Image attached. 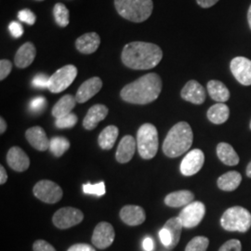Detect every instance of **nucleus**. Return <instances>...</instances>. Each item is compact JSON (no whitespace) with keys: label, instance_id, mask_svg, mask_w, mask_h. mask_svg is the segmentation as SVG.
I'll list each match as a JSON object with an SVG mask.
<instances>
[{"label":"nucleus","instance_id":"obj_7","mask_svg":"<svg viewBox=\"0 0 251 251\" xmlns=\"http://www.w3.org/2000/svg\"><path fill=\"white\" fill-rule=\"evenodd\" d=\"M77 75V68L73 64H67L58 69L50 77L49 90L52 93H60L71 86Z\"/></svg>","mask_w":251,"mask_h":251},{"label":"nucleus","instance_id":"obj_33","mask_svg":"<svg viewBox=\"0 0 251 251\" xmlns=\"http://www.w3.org/2000/svg\"><path fill=\"white\" fill-rule=\"evenodd\" d=\"M209 245V240L205 236L194 237L187 244L185 251H206Z\"/></svg>","mask_w":251,"mask_h":251},{"label":"nucleus","instance_id":"obj_52","mask_svg":"<svg viewBox=\"0 0 251 251\" xmlns=\"http://www.w3.org/2000/svg\"><path fill=\"white\" fill-rule=\"evenodd\" d=\"M250 126H251V125H250Z\"/></svg>","mask_w":251,"mask_h":251},{"label":"nucleus","instance_id":"obj_48","mask_svg":"<svg viewBox=\"0 0 251 251\" xmlns=\"http://www.w3.org/2000/svg\"><path fill=\"white\" fill-rule=\"evenodd\" d=\"M7 129V123L3 117H0V133L3 134Z\"/></svg>","mask_w":251,"mask_h":251},{"label":"nucleus","instance_id":"obj_4","mask_svg":"<svg viewBox=\"0 0 251 251\" xmlns=\"http://www.w3.org/2000/svg\"><path fill=\"white\" fill-rule=\"evenodd\" d=\"M115 7L118 14L132 23H143L151 16L152 0H115Z\"/></svg>","mask_w":251,"mask_h":251},{"label":"nucleus","instance_id":"obj_20","mask_svg":"<svg viewBox=\"0 0 251 251\" xmlns=\"http://www.w3.org/2000/svg\"><path fill=\"white\" fill-rule=\"evenodd\" d=\"M100 44V37L95 32L87 33L75 40V48L82 54L94 53Z\"/></svg>","mask_w":251,"mask_h":251},{"label":"nucleus","instance_id":"obj_47","mask_svg":"<svg viewBox=\"0 0 251 251\" xmlns=\"http://www.w3.org/2000/svg\"><path fill=\"white\" fill-rule=\"evenodd\" d=\"M8 180V174L5 168L3 166H0V184L3 185Z\"/></svg>","mask_w":251,"mask_h":251},{"label":"nucleus","instance_id":"obj_3","mask_svg":"<svg viewBox=\"0 0 251 251\" xmlns=\"http://www.w3.org/2000/svg\"><path fill=\"white\" fill-rule=\"evenodd\" d=\"M194 135L187 122H179L173 126L163 143V152L171 158L179 157L187 152L193 144Z\"/></svg>","mask_w":251,"mask_h":251},{"label":"nucleus","instance_id":"obj_46","mask_svg":"<svg viewBox=\"0 0 251 251\" xmlns=\"http://www.w3.org/2000/svg\"><path fill=\"white\" fill-rule=\"evenodd\" d=\"M144 250L145 251H153L154 250V243L152 241V238L146 237L144 240Z\"/></svg>","mask_w":251,"mask_h":251},{"label":"nucleus","instance_id":"obj_31","mask_svg":"<svg viewBox=\"0 0 251 251\" xmlns=\"http://www.w3.org/2000/svg\"><path fill=\"white\" fill-rule=\"evenodd\" d=\"M69 148L70 143L64 137H53L50 141V150L56 157H61Z\"/></svg>","mask_w":251,"mask_h":251},{"label":"nucleus","instance_id":"obj_49","mask_svg":"<svg viewBox=\"0 0 251 251\" xmlns=\"http://www.w3.org/2000/svg\"><path fill=\"white\" fill-rule=\"evenodd\" d=\"M247 176L249 177V178H251V161L249 165H248V167H247Z\"/></svg>","mask_w":251,"mask_h":251},{"label":"nucleus","instance_id":"obj_35","mask_svg":"<svg viewBox=\"0 0 251 251\" xmlns=\"http://www.w3.org/2000/svg\"><path fill=\"white\" fill-rule=\"evenodd\" d=\"M76 123H77V117L73 113L61 118H58L55 121V125L59 128H72Z\"/></svg>","mask_w":251,"mask_h":251},{"label":"nucleus","instance_id":"obj_17","mask_svg":"<svg viewBox=\"0 0 251 251\" xmlns=\"http://www.w3.org/2000/svg\"><path fill=\"white\" fill-rule=\"evenodd\" d=\"M120 218L126 225L138 226L144 224L146 215L142 206L127 205L120 210Z\"/></svg>","mask_w":251,"mask_h":251},{"label":"nucleus","instance_id":"obj_39","mask_svg":"<svg viewBox=\"0 0 251 251\" xmlns=\"http://www.w3.org/2000/svg\"><path fill=\"white\" fill-rule=\"evenodd\" d=\"M50 77H48L44 74L36 75L33 79V86L37 89H48L49 88Z\"/></svg>","mask_w":251,"mask_h":251},{"label":"nucleus","instance_id":"obj_8","mask_svg":"<svg viewBox=\"0 0 251 251\" xmlns=\"http://www.w3.org/2000/svg\"><path fill=\"white\" fill-rule=\"evenodd\" d=\"M37 199L47 204H55L63 198V190L54 181L42 179L38 181L33 189Z\"/></svg>","mask_w":251,"mask_h":251},{"label":"nucleus","instance_id":"obj_22","mask_svg":"<svg viewBox=\"0 0 251 251\" xmlns=\"http://www.w3.org/2000/svg\"><path fill=\"white\" fill-rule=\"evenodd\" d=\"M108 112L109 110L104 104L93 105L90 108L83 120V126L88 130L94 129L100 121L107 117Z\"/></svg>","mask_w":251,"mask_h":251},{"label":"nucleus","instance_id":"obj_10","mask_svg":"<svg viewBox=\"0 0 251 251\" xmlns=\"http://www.w3.org/2000/svg\"><path fill=\"white\" fill-rule=\"evenodd\" d=\"M84 219L83 212L75 207H63L54 213L52 222L59 229H68L79 225Z\"/></svg>","mask_w":251,"mask_h":251},{"label":"nucleus","instance_id":"obj_5","mask_svg":"<svg viewBox=\"0 0 251 251\" xmlns=\"http://www.w3.org/2000/svg\"><path fill=\"white\" fill-rule=\"evenodd\" d=\"M221 225L228 232L246 233L251 228V213L242 206L230 207L222 216Z\"/></svg>","mask_w":251,"mask_h":251},{"label":"nucleus","instance_id":"obj_42","mask_svg":"<svg viewBox=\"0 0 251 251\" xmlns=\"http://www.w3.org/2000/svg\"><path fill=\"white\" fill-rule=\"evenodd\" d=\"M9 29L10 34L16 38L21 37L24 34V28L18 22H11V24L9 25Z\"/></svg>","mask_w":251,"mask_h":251},{"label":"nucleus","instance_id":"obj_2","mask_svg":"<svg viewBox=\"0 0 251 251\" xmlns=\"http://www.w3.org/2000/svg\"><path fill=\"white\" fill-rule=\"evenodd\" d=\"M161 90L160 76L155 73H150L126 85L121 90L120 96L128 103L144 105L157 99Z\"/></svg>","mask_w":251,"mask_h":251},{"label":"nucleus","instance_id":"obj_29","mask_svg":"<svg viewBox=\"0 0 251 251\" xmlns=\"http://www.w3.org/2000/svg\"><path fill=\"white\" fill-rule=\"evenodd\" d=\"M118 128L116 126H108L99 135L98 143L103 150H110L114 147L118 137Z\"/></svg>","mask_w":251,"mask_h":251},{"label":"nucleus","instance_id":"obj_11","mask_svg":"<svg viewBox=\"0 0 251 251\" xmlns=\"http://www.w3.org/2000/svg\"><path fill=\"white\" fill-rule=\"evenodd\" d=\"M115 229L109 223L101 222L96 225L92 234V244L100 250L109 248L115 240Z\"/></svg>","mask_w":251,"mask_h":251},{"label":"nucleus","instance_id":"obj_37","mask_svg":"<svg viewBox=\"0 0 251 251\" xmlns=\"http://www.w3.org/2000/svg\"><path fill=\"white\" fill-rule=\"evenodd\" d=\"M47 104V100L44 97H36L31 100L30 109L34 113H40L44 110Z\"/></svg>","mask_w":251,"mask_h":251},{"label":"nucleus","instance_id":"obj_34","mask_svg":"<svg viewBox=\"0 0 251 251\" xmlns=\"http://www.w3.org/2000/svg\"><path fill=\"white\" fill-rule=\"evenodd\" d=\"M83 191L85 194L88 195H95L98 197H102L105 195V184L103 181H100L95 184H90L87 183L83 185Z\"/></svg>","mask_w":251,"mask_h":251},{"label":"nucleus","instance_id":"obj_36","mask_svg":"<svg viewBox=\"0 0 251 251\" xmlns=\"http://www.w3.org/2000/svg\"><path fill=\"white\" fill-rule=\"evenodd\" d=\"M18 18L21 22H24L29 25H33L36 23V15L30 9H22L19 11Z\"/></svg>","mask_w":251,"mask_h":251},{"label":"nucleus","instance_id":"obj_44","mask_svg":"<svg viewBox=\"0 0 251 251\" xmlns=\"http://www.w3.org/2000/svg\"><path fill=\"white\" fill-rule=\"evenodd\" d=\"M67 251H96L93 247L88 244H75L69 248Z\"/></svg>","mask_w":251,"mask_h":251},{"label":"nucleus","instance_id":"obj_9","mask_svg":"<svg viewBox=\"0 0 251 251\" xmlns=\"http://www.w3.org/2000/svg\"><path fill=\"white\" fill-rule=\"evenodd\" d=\"M206 214V206L200 202H192L179 212L178 218L181 225L185 228H194L198 226Z\"/></svg>","mask_w":251,"mask_h":251},{"label":"nucleus","instance_id":"obj_51","mask_svg":"<svg viewBox=\"0 0 251 251\" xmlns=\"http://www.w3.org/2000/svg\"><path fill=\"white\" fill-rule=\"evenodd\" d=\"M36 1H44V0H36Z\"/></svg>","mask_w":251,"mask_h":251},{"label":"nucleus","instance_id":"obj_45","mask_svg":"<svg viewBox=\"0 0 251 251\" xmlns=\"http://www.w3.org/2000/svg\"><path fill=\"white\" fill-rule=\"evenodd\" d=\"M219 1L220 0H197L198 5L204 9H208V8L214 6L216 3H218Z\"/></svg>","mask_w":251,"mask_h":251},{"label":"nucleus","instance_id":"obj_43","mask_svg":"<svg viewBox=\"0 0 251 251\" xmlns=\"http://www.w3.org/2000/svg\"><path fill=\"white\" fill-rule=\"evenodd\" d=\"M159 237H160V240H161L163 246L166 247L167 249H169V247L171 246V240H172L170 232L166 228L163 227L160 230V232H159Z\"/></svg>","mask_w":251,"mask_h":251},{"label":"nucleus","instance_id":"obj_41","mask_svg":"<svg viewBox=\"0 0 251 251\" xmlns=\"http://www.w3.org/2000/svg\"><path fill=\"white\" fill-rule=\"evenodd\" d=\"M33 251H56L53 246L50 243L47 242L45 240L39 239L36 240L33 245Z\"/></svg>","mask_w":251,"mask_h":251},{"label":"nucleus","instance_id":"obj_30","mask_svg":"<svg viewBox=\"0 0 251 251\" xmlns=\"http://www.w3.org/2000/svg\"><path fill=\"white\" fill-rule=\"evenodd\" d=\"M163 227L166 228L171 233L172 240H171V246L169 247V249L172 250L179 244L183 226L181 225L178 217H173V218L170 219L169 221H167V223L165 224Z\"/></svg>","mask_w":251,"mask_h":251},{"label":"nucleus","instance_id":"obj_19","mask_svg":"<svg viewBox=\"0 0 251 251\" xmlns=\"http://www.w3.org/2000/svg\"><path fill=\"white\" fill-rule=\"evenodd\" d=\"M137 141L130 135L125 136L118 144L116 158L118 163L125 164L130 161L134 155Z\"/></svg>","mask_w":251,"mask_h":251},{"label":"nucleus","instance_id":"obj_13","mask_svg":"<svg viewBox=\"0 0 251 251\" xmlns=\"http://www.w3.org/2000/svg\"><path fill=\"white\" fill-rule=\"evenodd\" d=\"M235 79L244 86L251 85V61L245 57H235L230 63Z\"/></svg>","mask_w":251,"mask_h":251},{"label":"nucleus","instance_id":"obj_50","mask_svg":"<svg viewBox=\"0 0 251 251\" xmlns=\"http://www.w3.org/2000/svg\"><path fill=\"white\" fill-rule=\"evenodd\" d=\"M248 21H249V25H250L251 29V5L250 9H249V12H248Z\"/></svg>","mask_w":251,"mask_h":251},{"label":"nucleus","instance_id":"obj_24","mask_svg":"<svg viewBox=\"0 0 251 251\" xmlns=\"http://www.w3.org/2000/svg\"><path fill=\"white\" fill-rule=\"evenodd\" d=\"M75 96H73L70 94L64 95L61 99L59 100L56 104L54 105L51 111V114L56 119L67 116L71 114L73 109L76 104Z\"/></svg>","mask_w":251,"mask_h":251},{"label":"nucleus","instance_id":"obj_27","mask_svg":"<svg viewBox=\"0 0 251 251\" xmlns=\"http://www.w3.org/2000/svg\"><path fill=\"white\" fill-rule=\"evenodd\" d=\"M206 117L211 123L221 125L228 120L230 117V109L225 103L219 102L207 110Z\"/></svg>","mask_w":251,"mask_h":251},{"label":"nucleus","instance_id":"obj_32","mask_svg":"<svg viewBox=\"0 0 251 251\" xmlns=\"http://www.w3.org/2000/svg\"><path fill=\"white\" fill-rule=\"evenodd\" d=\"M54 19L56 24L60 27H66L69 25L70 12L69 9L63 3L55 4L53 8Z\"/></svg>","mask_w":251,"mask_h":251},{"label":"nucleus","instance_id":"obj_14","mask_svg":"<svg viewBox=\"0 0 251 251\" xmlns=\"http://www.w3.org/2000/svg\"><path fill=\"white\" fill-rule=\"evenodd\" d=\"M180 96L186 101L200 105L206 100V90L198 81L190 80L180 91Z\"/></svg>","mask_w":251,"mask_h":251},{"label":"nucleus","instance_id":"obj_16","mask_svg":"<svg viewBox=\"0 0 251 251\" xmlns=\"http://www.w3.org/2000/svg\"><path fill=\"white\" fill-rule=\"evenodd\" d=\"M7 163L13 171L24 172L30 166V159L25 152L18 146L11 147L7 153Z\"/></svg>","mask_w":251,"mask_h":251},{"label":"nucleus","instance_id":"obj_15","mask_svg":"<svg viewBox=\"0 0 251 251\" xmlns=\"http://www.w3.org/2000/svg\"><path fill=\"white\" fill-rule=\"evenodd\" d=\"M102 87V81L98 77L94 76L82 83L79 89L76 92L75 99L78 103H84L95 96Z\"/></svg>","mask_w":251,"mask_h":251},{"label":"nucleus","instance_id":"obj_21","mask_svg":"<svg viewBox=\"0 0 251 251\" xmlns=\"http://www.w3.org/2000/svg\"><path fill=\"white\" fill-rule=\"evenodd\" d=\"M36 55V50L35 45L31 42H26L19 48L14 57V63L18 68H26L33 63Z\"/></svg>","mask_w":251,"mask_h":251},{"label":"nucleus","instance_id":"obj_1","mask_svg":"<svg viewBox=\"0 0 251 251\" xmlns=\"http://www.w3.org/2000/svg\"><path fill=\"white\" fill-rule=\"evenodd\" d=\"M163 51L153 43L134 41L126 44L121 53L122 63L133 70H149L161 62Z\"/></svg>","mask_w":251,"mask_h":251},{"label":"nucleus","instance_id":"obj_38","mask_svg":"<svg viewBox=\"0 0 251 251\" xmlns=\"http://www.w3.org/2000/svg\"><path fill=\"white\" fill-rule=\"evenodd\" d=\"M242 251V245L241 242L237 239H231L227 242H225L219 251Z\"/></svg>","mask_w":251,"mask_h":251},{"label":"nucleus","instance_id":"obj_40","mask_svg":"<svg viewBox=\"0 0 251 251\" xmlns=\"http://www.w3.org/2000/svg\"><path fill=\"white\" fill-rule=\"evenodd\" d=\"M12 70L11 62L6 59H2L0 61V80H4Z\"/></svg>","mask_w":251,"mask_h":251},{"label":"nucleus","instance_id":"obj_26","mask_svg":"<svg viewBox=\"0 0 251 251\" xmlns=\"http://www.w3.org/2000/svg\"><path fill=\"white\" fill-rule=\"evenodd\" d=\"M206 89L210 98L214 100L215 101L224 103L230 99V91L225 84L221 81H209L206 85Z\"/></svg>","mask_w":251,"mask_h":251},{"label":"nucleus","instance_id":"obj_12","mask_svg":"<svg viewBox=\"0 0 251 251\" xmlns=\"http://www.w3.org/2000/svg\"><path fill=\"white\" fill-rule=\"evenodd\" d=\"M205 154L200 149H194L185 155L180 164V172L184 176H193L202 169Z\"/></svg>","mask_w":251,"mask_h":251},{"label":"nucleus","instance_id":"obj_28","mask_svg":"<svg viewBox=\"0 0 251 251\" xmlns=\"http://www.w3.org/2000/svg\"><path fill=\"white\" fill-rule=\"evenodd\" d=\"M217 155L219 159L227 166H236L239 163V156L232 145L227 143H220L217 146Z\"/></svg>","mask_w":251,"mask_h":251},{"label":"nucleus","instance_id":"obj_23","mask_svg":"<svg viewBox=\"0 0 251 251\" xmlns=\"http://www.w3.org/2000/svg\"><path fill=\"white\" fill-rule=\"evenodd\" d=\"M195 199V195L188 190H180L169 194L165 198V204L171 207L185 206L192 203Z\"/></svg>","mask_w":251,"mask_h":251},{"label":"nucleus","instance_id":"obj_25","mask_svg":"<svg viewBox=\"0 0 251 251\" xmlns=\"http://www.w3.org/2000/svg\"><path fill=\"white\" fill-rule=\"evenodd\" d=\"M242 181V176L238 171H228L222 175L217 181L218 187L225 191L232 192L238 188Z\"/></svg>","mask_w":251,"mask_h":251},{"label":"nucleus","instance_id":"obj_6","mask_svg":"<svg viewBox=\"0 0 251 251\" xmlns=\"http://www.w3.org/2000/svg\"><path fill=\"white\" fill-rule=\"evenodd\" d=\"M137 147L142 158L152 159L158 150V132L152 124L146 123L137 132Z\"/></svg>","mask_w":251,"mask_h":251},{"label":"nucleus","instance_id":"obj_18","mask_svg":"<svg viewBox=\"0 0 251 251\" xmlns=\"http://www.w3.org/2000/svg\"><path fill=\"white\" fill-rule=\"evenodd\" d=\"M28 143L37 151L44 152L50 148V142L47 137L45 130L41 126H32L25 132Z\"/></svg>","mask_w":251,"mask_h":251}]
</instances>
